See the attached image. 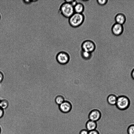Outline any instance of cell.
<instances>
[{"label":"cell","mask_w":134,"mask_h":134,"mask_svg":"<svg viewBox=\"0 0 134 134\" xmlns=\"http://www.w3.org/2000/svg\"><path fill=\"white\" fill-rule=\"evenodd\" d=\"M85 17L83 13H74L69 18L68 22L71 27L76 28L80 26L83 23Z\"/></svg>","instance_id":"obj_1"},{"label":"cell","mask_w":134,"mask_h":134,"mask_svg":"<svg viewBox=\"0 0 134 134\" xmlns=\"http://www.w3.org/2000/svg\"><path fill=\"white\" fill-rule=\"evenodd\" d=\"M59 13L64 17L69 18L74 13V7L70 4L64 2L60 5Z\"/></svg>","instance_id":"obj_2"},{"label":"cell","mask_w":134,"mask_h":134,"mask_svg":"<svg viewBox=\"0 0 134 134\" xmlns=\"http://www.w3.org/2000/svg\"><path fill=\"white\" fill-rule=\"evenodd\" d=\"M130 104L129 99L127 97L121 96L118 97L116 105L119 109L125 110L129 107Z\"/></svg>","instance_id":"obj_3"},{"label":"cell","mask_w":134,"mask_h":134,"mask_svg":"<svg viewBox=\"0 0 134 134\" xmlns=\"http://www.w3.org/2000/svg\"><path fill=\"white\" fill-rule=\"evenodd\" d=\"M56 59L58 63L61 64L65 65L69 62L70 56L68 53L64 51H61L56 54Z\"/></svg>","instance_id":"obj_4"},{"label":"cell","mask_w":134,"mask_h":134,"mask_svg":"<svg viewBox=\"0 0 134 134\" xmlns=\"http://www.w3.org/2000/svg\"><path fill=\"white\" fill-rule=\"evenodd\" d=\"M81 48L82 50L92 53L96 49V45L92 41L86 40L82 43Z\"/></svg>","instance_id":"obj_5"},{"label":"cell","mask_w":134,"mask_h":134,"mask_svg":"<svg viewBox=\"0 0 134 134\" xmlns=\"http://www.w3.org/2000/svg\"><path fill=\"white\" fill-rule=\"evenodd\" d=\"M102 114L101 112L97 109H94L89 113L88 117L89 120L96 122L98 121L101 119Z\"/></svg>","instance_id":"obj_6"},{"label":"cell","mask_w":134,"mask_h":134,"mask_svg":"<svg viewBox=\"0 0 134 134\" xmlns=\"http://www.w3.org/2000/svg\"><path fill=\"white\" fill-rule=\"evenodd\" d=\"M124 27L123 25L116 23L113 24L111 27L113 34L116 36H119L123 33Z\"/></svg>","instance_id":"obj_7"},{"label":"cell","mask_w":134,"mask_h":134,"mask_svg":"<svg viewBox=\"0 0 134 134\" xmlns=\"http://www.w3.org/2000/svg\"><path fill=\"white\" fill-rule=\"evenodd\" d=\"M59 108L62 113L66 114L71 111L72 109V106L70 102L67 101H65L62 104L59 105Z\"/></svg>","instance_id":"obj_8"},{"label":"cell","mask_w":134,"mask_h":134,"mask_svg":"<svg viewBox=\"0 0 134 134\" xmlns=\"http://www.w3.org/2000/svg\"><path fill=\"white\" fill-rule=\"evenodd\" d=\"M97 127V122L88 120L86 123V129L89 131L96 129Z\"/></svg>","instance_id":"obj_9"},{"label":"cell","mask_w":134,"mask_h":134,"mask_svg":"<svg viewBox=\"0 0 134 134\" xmlns=\"http://www.w3.org/2000/svg\"><path fill=\"white\" fill-rule=\"evenodd\" d=\"M115 20L116 23L122 25L126 22V16L123 13H119L115 16Z\"/></svg>","instance_id":"obj_10"},{"label":"cell","mask_w":134,"mask_h":134,"mask_svg":"<svg viewBox=\"0 0 134 134\" xmlns=\"http://www.w3.org/2000/svg\"><path fill=\"white\" fill-rule=\"evenodd\" d=\"M84 6L83 4L80 2H77L74 7V12L78 13H82L84 10Z\"/></svg>","instance_id":"obj_11"},{"label":"cell","mask_w":134,"mask_h":134,"mask_svg":"<svg viewBox=\"0 0 134 134\" xmlns=\"http://www.w3.org/2000/svg\"><path fill=\"white\" fill-rule=\"evenodd\" d=\"M118 97L115 95L111 94L108 97L107 101L109 104L111 105H116Z\"/></svg>","instance_id":"obj_12"},{"label":"cell","mask_w":134,"mask_h":134,"mask_svg":"<svg viewBox=\"0 0 134 134\" xmlns=\"http://www.w3.org/2000/svg\"><path fill=\"white\" fill-rule=\"evenodd\" d=\"M80 55L82 58L85 60L90 59L92 56V53L82 50L80 52Z\"/></svg>","instance_id":"obj_13"},{"label":"cell","mask_w":134,"mask_h":134,"mask_svg":"<svg viewBox=\"0 0 134 134\" xmlns=\"http://www.w3.org/2000/svg\"><path fill=\"white\" fill-rule=\"evenodd\" d=\"M64 97L60 95L57 96L55 99V102L58 105H60L65 101Z\"/></svg>","instance_id":"obj_14"},{"label":"cell","mask_w":134,"mask_h":134,"mask_svg":"<svg viewBox=\"0 0 134 134\" xmlns=\"http://www.w3.org/2000/svg\"><path fill=\"white\" fill-rule=\"evenodd\" d=\"M8 102L7 100L3 99L0 101V107L3 110L6 109L8 107Z\"/></svg>","instance_id":"obj_15"},{"label":"cell","mask_w":134,"mask_h":134,"mask_svg":"<svg viewBox=\"0 0 134 134\" xmlns=\"http://www.w3.org/2000/svg\"><path fill=\"white\" fill-rule=\"evenodd\" d=\"M128 134H134V124L130 125L127 129Z\"/></svg>","instance_id":"obj_16"},{"label":"cell","mask_w":134,"mask_h":134,"mask_svg":"<svg viewBox=\"0 0 134 134\" xmlns=\"http://www.w3.org/2000/svg\"><path fill=\"white\" fill-rule=\"evenodd\" d=\"M108 0H97L98 4L100 5H104L106 4L108 2Z\"/></svg>","instance_id":"obj_17"},{"label":"cell","mask_w":134,"mask_h":134,"mask_svg":"<svg viewBox=\"0 0 134 134\" xmlns=\"http://www.w3.org/2000/svg\"><path fill=\"white\" fill-rule=\"evenodd\" d=\"M88 134H100L99 131L97 129L89 131Z\"/></svg>","instance_id":"obj_18"},{"label":"cell","mask_w":134,"mask_h":134,"mask_svg":"<svg viewBox=\"0 0 134 134\" xmlns=\"http://www.w3.org/2000/svg\"><path fill=\"white\" fill-rule=\"evenodd\" d=\"M88 132L86 129H83L80 131L79 134H88Z\"/></svg>","instance_id":"obj_19"},{"label":"cell","mask_w":134,"mask_h":134,"mask_svg":"<svg viewBox=\"0 0 134 134\" xmlns=\"http://www.w3.org/2000/svg\"><path fill=\"white\" fill-rule=\"evenodd\" d=\"M4 114V110L0 107V118H1L3 115Z\"/></svg>","instance_id":"obj_20"},{"label":"cell","mask_w":134,"mask_h":134,"mask_svg":"<svg viewBox=\"0 0 134 134\" xmlns=\"http://www.w3.org/2000/svg\"><path fill=\"white\" fill-rule=\"evenodd\" d=\"M4 76L2 73L0 71V83H1L3 79Z\"/></svg>","instance_id":"obj_21"},{"label":"cell","mask_w":134,"mask_h":134,"mask_svg":"<svg viewBox=\"0 0 134 134\" xmlns=\"http://www.w3.org/2000/svg\"><path fill=\"white\" fill-rule=\"evenodd\" d=\"M131 76L132 78L134 80V69H133L131 72Z\"/></svg>","instance_id":"obj_22"},{"label":"cell","mask_w":134,"mask_h":134,"mask_svg":"<svg viewBox=\"0 0 134 134\" xmlns=\"http://www.w3.org/2000/svg\"><path fill=\"white\" fill-rule=\"evenodd\" d=\"M1 128H0V133H1Z\"/></svg>","instance_id":"obj_23"},{"label":"cell","mask_w":134,"mask_h":134,"mask_svg":"<svg viewBox=\"0 0 134 134\" xmlns=\"http://www.w3.org/2000/svg\"><path fill=\"white\" fill-rule=\"evenodd\" d=\"M1 15L0 14V19H1Z\"/></svg>","instance_id":"obj_24"},{"label":"cell","mask_w":134,"mask_h":134,"mask_svg":"<svg viewBox=\"0 0 134 134\" xmlns=\"http://www.w3.org/2000/svg\"></svg>","instance_id":"obj_25"}]
</instances>
